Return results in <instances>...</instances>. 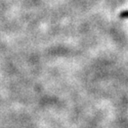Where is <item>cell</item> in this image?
I'll list each match as a JSON object with an SVG mask.
<instances>
[{
	"label": "cell",
	"instance_id": "obj_1",
	"mask_svg": "<svg viewBox=\"0 0 128 128\" xmlns=\"http://www.w3.org/2000/svg\"><path fill=\"white\" fill-rule=\"evenodd\" d=\"M119 17L120 18H128V11H124V12H120Z\"/></svg>",
	"mask_w": 128,
	"mask_h": 128
}]
</instances>
